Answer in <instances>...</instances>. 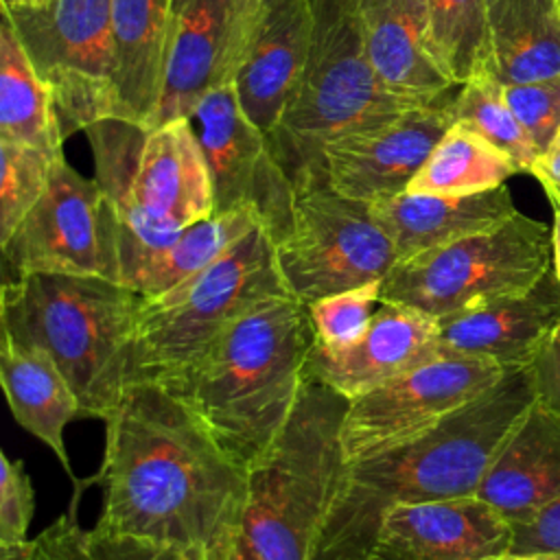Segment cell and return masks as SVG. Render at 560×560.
I'll use <instances>...</instances> for the list:
<instances>
[{"label":"cell","instance_id":"1","mask_svg":"<svg viewBox=\"0 0 560 560\" xmlns=\"http://www.w3.org/2000/svg\"><path fill=\"white\" fill-rule=\"evenodd\" d=\"M105 422L94 527L210 556L243 525L247 468L171 387L129 383Z\"/></svg>","mask_w":560,"mask_h":560},{"label":"cell","instance_id":"2","mask_svg":"<svg viewBox=\"0 0 560 560\" xmlns=\"http://www.w3.org/2000/svg\"><path fill=\"white\" fill-rule=\"evenodd\" d=\"M536 402L527 368L420 435L348 464L313 560H363L389 508L477 494L497 453Z\"/></svg>","mask_w":560,"mask_h":560},{"label":"cell","instance_id":"3","mask_svg":"<svg viewBox=\"0 0 560 560\" xmlns=\"http://www.w3.org/2000/svg\"><path fill=\"white\" fill-rule=\"evenodd\" d=\"M315 343L306 304L267 300L232 322L171 387L241 464H254L289 420Z\"/></svg>","mask_w":560,"mask_h":560},{"label":"cell","instance_id":"4","mask_svg":"<svg viewBox=\"0 0 560 560\" xmlns=\"http://www.w3.org/2000/svg\"><path fill=\"white\" fill-rule=\"evenodd\" d=\"M142 298L101 276L28 273L0 287L2 332L44 352L70 383L83 418L105 420L129 385Z\"/></svg>","mask_w":560,"mask_h":560},{"label":"cell","instance_id":"5","mask_svg":"<svg viewBox=\"0 0 560 560\" xmlns=\"http://www.w3.org/2000/svg\"><path fill=\"white\" fill-rule=\"evenodd\" d=\"M350 400L308 378L271 446L247 466L241 534L260 560H313L348 470L341 427Z\"/></svg>","mask_w":560,"mask_h":560},{"label":"cell","instance_id":"6","mask_svg":"<svg viewBox=\"0 0 560 560\" xmlns=\"http://www.w3.org/2000/svg\"><path fill=\"white\" fill-rule=\"evenodd\" d=\"M431 101L435 98L396 92L381 79L368 52L357 0H313L308 59L269 140L295 182L308 173H326L322 147L330 138L381 125Z\"/></svg>","mask_w":560,"mask_h":560},{"label":"cell","instance_id":"7","mask_svg":"<svg viewBox=\"0 0 560 560\" xmlns=\"http://www.w3.org/2000/svg\"><path fill=\"white\" fill-rule=\"evenodd\" d=\"M282 295L291 293L260 223L179 287L140 302L129 383H173L232 322Z\"/></svg>","mask_w":560,"mask_h":560},{"label":"cell","instance_id":"8","mask_svg":"<svg viewBox=\"0 0 560 560\" xmlns=\"http://www.w3.org/2000/svg\"><path fill=\"white\" fill-rule=\"evenodd\" d=\"M551 267V228L518 210L490 230L398 260L383 278L381 302L440 319L499 295L527 291Z\"/></svg>","mask_w":560,"mask_h":560},{"label":"cell","instance_id":"9","mask_svg":"<svg viewBox=\"0 0 560 560\" xmlns=\"http://www.w3.org/2000/svg\"><path fill=\"white\" fill-rule=\"evenodd\" d=\"M2 11L52 92L63 138L98 120L122 118L112 0H46Z\"/></svg>","mask_w":560,"mask_h":560},{"label":"cell","instance_id":"10","mask_svg":"<svg viewBox=\"0 0 560 560\" xmlns=\"http://www.w3.org/2000/svg\"><path fill=\"white\" fill-rule=\"evenodd\" d=\"M273 243L284 284L302 304L383 280L398 260L368 203L335 192L326 173L293 182L291 221Z\"/></svg>","mask_w":560,"mask_h":560},{"label":"cell","instance_id":"11","mask_svg":"<svg viewBox=\"0 0 560 560\" xmlns=\"http://www.w3.org/2000/svg\"><path fill=\"white\" fill-rule=\"evenodd\" d=\"M2 249V282L28 273L101 276L120 282V225L96 184L63 155L48 186Z\"/></svg>","mask_w":560,"mask_h":560},{"label":"cell","instance_id":"12","mask_svg":"<svg viewBox=\"0 0 560 560\" xmlns=\"http://www.w3.org/2000/svg\"><path fill=\"white\" fill-rule=\"evenodd\" d=\"M112 208L120 225V282L133 258L214 214L212 177L190 118L147 129L131 186Z\"/></svg>","mask_w":560,"mask_h":560},{"label":"cell","instance_id":"13","mask_svg":"<svg viewBox=\"0 0 560 560\" xmlns=\"http://www.w3.org/2000/svg\"><path fill=\"white\" fill-rule=\"evenodd\" d=\"M505 372L488 359L440 354L350 400L341 427L348 464L409 442L481 396Z\"/></svg>","mask_w":560,"mask_h":560},{"label":"cell","instance_id":"14","mask_svg":"<svg viewBox=\"0 0 560 560\" xmlns=\"http://www.w3.org/2000/svg\"><path fill=\"white\" fill-rule=\"evenodd\" d=\"M188 118L210 168L214 212L252 206L278 241L291 221L293 182L278 162L269 133L243 112L234 85L206 94Z\"/></svg>","mask_w":560,"mask_h":560},{"label":"cell","instance_id":"15","mask_svg":"<svg viewBox=\"0 0 560 560\" xmlns=\"http://www.w3.org/2000/svg\"><path fill=\"white\" fill-rule=\"evenodd\" d=\"M451 90L392 120L330 138L322 147L328 186L346 199L372 203L407 190L433 147L455 122Z\"/></svg>","mask_w":560,"mask_h":560},{"label":"cell","instance_id":"16","mask_svg":"<svg viewBox=\"0 0 560 560\" xmlns=\"http://www.w3.org/2000/svg\"><path fill=\"white\" fill-rule=\"evenodd\" d=\"M256 0H173L160 101L147 129L188 118L197 103L234 81Z\"/></svg>","mask_w":560,"mask_h":560},{"label":"cell","instance_id":"17","mask_svg":"<svg viewBox=\"0 0 560 560\" xmlns=\"http://www.w3.org/2000/svg\"><path fill=\"white\" fill-rule=\"evenodd\" d=\"M512 536V523L477 494L398 503L363 560H483L508 553Z\"/></svg>","mask_w":560,"mask_h":560},{"label":"cell","instance_id":"18","mask_svg":"<svg viewBox=\"0 0 560 560\" xmlns=\"http://www.w3.org/2000/svg\"><path fill=\"white\" fill-rule=\"evenodd\" d=\"M313 39V0H256L234 90L247 118L273 133L291 103Z\"/></svg>","mask_w":560,"mask_h":560},{"label":"cell","instance_id":"19","mask_svg":"<svg viewBox=\"0 0 560 560\" xmlns=\"http://www.w3.org/2000/svg\"><path fill=\"white\" fill-rule=\"evenodd\" d=\"M560 326V280L553 267L527 291L499 295L438 319L440 354L527 368Z\"/></svg>","mask_w":560,"mask_h":560},{"label":"cell","instance_id":"20","mask_svg":"<svg viewBox=\"0 0 560 560\" xmlns=\"http://www.w3.org/2000/svg\"><path fill=\"white\" fill-rule=\"evenodd\" d=\"M440 357L438 319L411 306L381 302L365 335L346 350L313 343L306 376L354 400Z\"/></svg>","mask_w":560,"mask_h":560},{"label":"cell","instance_id":"21","mask_svg":"<svg viewBox=\"0 0 560 560\" xmlns=\"http://www.w3.org/2000/svg\"><path fill=\"white\" fill-rule=\"evenodd\" d=\"M368 208L381 230L389 236L398 260H407L464 236L490 230L518 212L505 184L475 195L405 190L400 195L372 201Z\"/></svg>","mask_w":560,"mask_h":560},{"label":"cell","instance_id":"22","mask_svg":"<svg viewBox=\"0 0 560 560\" xmlns=\"http://www.w3.org/2000/svg\"><path fill=\"white\" fill-rule=\"evenodd\" d=\"M477 497L512 525L560 499V416L534 402L490 464Z\"/></svg>","mask_w":560,"mask_h":560},{"label":"cell","instance_id":"23","mask_svg":"<svg viewBox=\"0 0 560 560\" xmlns=\"http://www.w3.org/2000/svg\"><path fill=\"white\" fill-rule=\"evenodd\" d=\"M357 9L372 63L389 88L420 98L457 88L435 57L427 0H357Z\"/></svg>","mask_w":560,"mask_h":560},{"label":"cell","instance_id":"24","mask_svg":"<svg viewBox=\"0 0 560 560\" xmlns=\"http://www.w3.org/2000/svg\"><path fill=\"white\" fill-rule=\"evenodd\" d=\"M0 383L15 422L42 440L72 477L63 429L81 416V405L59 368L39 350L2 332Z\"/></svg>","mask_w":560,"mask_h":560},{"label":"cell","instance_id":"25","mask_svg":"<svg viewBox=\"0 0 560 560\" xmlns=\"http://www.w3.org/2000/svg\"><path fill=\"white\" fill-rule=\"evenodd\" d=\"M173 0H112L122 118L147 127L162 92Z\"/></svg>","mask_w":560,"mask_h":560},{"label":"cell","instance_id":"26","mask_svg":"<svg viewBox=\"0 0 560 560\" xmlns=\"http://www.w3.org/2000/svg\"><path fill=\"white\" fill-rule=\"evenodd\" d=\"M490 61L501 85L560 77L558 0H486Z\"/></svg>","mask_w":560,"mask_h":560},{"label":"cell","instance_id":"27","mask_svg":"<svg viewBox=\"0 0 560 560\" xmlns=\"http://www.w3.org/2000/svg\"><path fill=\"white\" fill-rule=\"evenodd\" d=\"M260 223L262 219L252 206L214 212L184 228L166 245L133 258L122 271V284L142 300L158 298L212 265Z\"/></svg>","mask_w":560,"mask_h":560},{"label":"cell","instance_id":"28","mask_svg":"<svg viewBox=\"0 0 560 560\" xmlns=\"http://www.w3.org/2000/svg\"><path fill=\"white\" fill-rule=\"evenodd\" d=\"M0 140L57 153L63 142L52 92L33 68L4 11L0 22Z\"/></svg>","mask_w":560,"mask_h":560},{"label":"cell","instance_id":"29","mask_svg":"<svg viewBox=\"0 0 560 560\" xmlns=\"http://www.w3.org/2000/svg\"><path fill=\"white\" fill-rule=\"evenodd\" d=\"M518 166L475 129L453 122L413 175L407 192L475 195L503 186Z\"/></svg>","mask_w":560,"mask_h":560},{"label":"cell","instance_id":"30","mask_svg":"<svg viewBox=\"0 0 560 560\" xmlns=\"http://www.w3.org/2000/svg\"><path fill=\"white\" fill-rule=\"evenodd\" d=\"M31 553L37 560H208L201 551L166 542L116 536L98 527L83 529L74 512L59 516L39 536L31 538Z\"/></svg>","mask_w":560,"mask_h":560},{"label":"cell","instance_id":"31","mask_svg":"<svg viewBox=\"0 0 560 560\" xmlns=\"http://www.w3.org/2000/svg\"><path fill=\"white\" fill-rule=\"evenodd\" d=\"M435 57L446 77L462 85L490 61L486 0H427Z\"/></svg>","mask_w":560,"mask_h":560},{"label":"cell","instance_id":"32","mask_svg":"<svg viewBox=\"0 0 560 560\" xmlns=\"http://www.w3.org/2000/svg\"><path fill=\"white\" fill-rule=\"evenodd\" d=\"M453 116L457 122L475 129L490 144L501 149L521 173H529L540 155L510 109L503 96V85L488 70H481L459 85V92L453 98Z\"/></svg>","mask_w":560,"mask_h":560},{"label":"cell","instance_id":"33","mask_svg":"<svg viewBox=\"0 0 560 560\" xmlns=\"http://www.w3.org/2000/svg\"><path fill=\"white\" fill-rule=\"evenodd\" d=\"M61 155V151L0 140V245L39 201Z\"/></svg>","mask_w":560,"mask_h":560},{"label":"cell","instance_id":"34","mask_svg":"<svg viewBox=\"0 0 560 560\" xmlns=\"http://www.w3.org/2000/svg\"><path fill=\"white\" fill-rule=\"evenodd\" d=\"M381 289L383 280H372L306 304L315 346L324 350H346L357 343L381 306Z\"/></svg>","mask_w":560,"mask_h":560},{"label":"cell","instance_id":"35","mask_svg":"<svg viewBox=\"0 0 560 560\" xmlns=\"http://www.w3.org/2000/svg\"><path fill=\"white\" fill-rule=\"evenodd\" d=\"M503 96L536 149L545 151L560 127V77L503 85Z\"/></svg>","mask_w":560,"mask_h":560},{"label":"cell","instance_id":"36","mask_svg":"<svg viewBox=\"0 0 560 560\" xmlns=\"http://www.w3.org/2000/svg\"><path fill=\"white\" fill-rule=\"evenodd\" d=\"M35 514V490L22 459L0 455V547L28 542Z\"/></svg>","mask_w":560,"mask_h":560},{"label":"cell","instance_id":"37","mask_svg":"<svg viewBox=\"0 0 560 560\" xmlns=\"http://www.w3.org/2000/svg\"><path fill=\"white\" fill-rule=\"evenodd\" d=\"M536 402L560 416V326L545 339L527 365Z\"/></svg>","mask_w":560,"mask_h":560},{"label":"cell","instance_id":"38","mask_svg":"<svg viewBox=\"0 0 560 560\" xmlns=\"http://www.w3.org/2000/svg\"><path fill=\"white\" fill-rule=\"evenodd\" d=\"M512 549L516 553L560 551V499L525 523L512 525Z\"/></svg>","mask_w":560,"mask_h":560},{"label":"cell","instance_id":"39","mask_svg":"<svg viewBox=\"0 0 560 560\" xmlns=\"http://www.w3.org/2000/svg\"><path fill=\"white\" fill-rule=\"evenodd\" d=\"M542 186H553L560 190V127L551 142L540 151L532 171H529Z\"/></svg>","mask_w":560,"mask_h":560},{"label":"cell","instance_id":"40","mask_svg":"<svg viewBox=\"0 0 560 560\" xmlns=\"http://www.w3.org/2000/svg\"><path fill=\"white\" fill-rule=\"evenodd\" d=\"M208 560H260V558L252 551V547L245 542V538H243V534L238 529L217 551H212L208 556Z\"/></svg>","mask_w":560,"mask_h":560},{"label":"cell","instance_id":"41","mask_svg":"<svg viewBox=\"0 0 560 560\" xmlns=\"http://www.w3.org/2000/svg\"><path fill=\"white\" fill-rule=\"evenodd\" d=\"M547 199L553 208V223H551V245H553V271L560 280V190L553 186H542Z\"/></svg>","mask_w":560,"mask_h":560},{"label":"cell","instance_id":"42","mask_svg":"<svg viewBox=\"0 0 560 560\" xmlns=\"http://www.w3.org/2000/svg\"><path fill=\"white\" fill-rule=\"evenodd\" d=\"M483 560H560V551H532V553L508 551V553L483 558Z\"/></svg>","mask_w":560,"mask_h":560},{"label":"cell","instance_id":"43","mask_svg":"<svg viewBox=\"0 0 560 560\" xmlns=\"http://www.w3.org/2000/svg\"><path fill=\"white\" fill-rule=\"evenodd\" d=\"M46 0H0L2 7H15V4H44Z\"/></svg>","mask_w":560,"mask_h":560},{"label":"cell","instance_id":"44","mask_svg":"<svg viewBox=\"0 0 560 560\" xmlns=\"http://www.w3.org/2000/svg\"><path fill=\"white\" fill-rule=\"evenodd\" d=\"M24 560H37L33 553H31V542H28V553H26V558Z\"/></svg>","mask_w":560,"mask_h":560},{"label":"cell","instance_id":"45","mask_svg":"<svg viewBox=\"0 0 560 560\" xmlns=\"http://www.w3.org/2000/svg\"><path fill=\"white\" fill-rule=\"evenodd\" d=\"M558 4H560V0H558Z\"/></svg>","mask_w":560,"mask_h":560}]
</instances>
